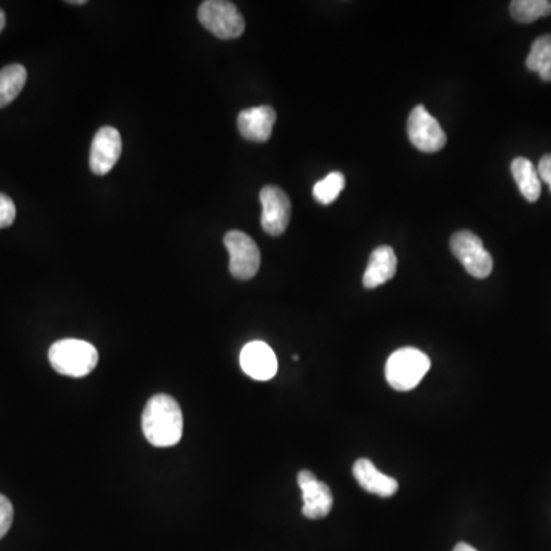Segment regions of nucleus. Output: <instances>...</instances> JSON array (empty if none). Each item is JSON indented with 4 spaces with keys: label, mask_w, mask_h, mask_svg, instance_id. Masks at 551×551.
I'll list each match as a JSON object with an SVG mask.
<instances>
[{
    "label": "nucleus",
    "mask_w": 551,
    "mask_h": 551,
    "mask_svg": "<svg viewBox=\"0 0 551 551\" xmlns=\"http://www.w3.org/2000/svg\"><path fill=\"white\" fill-rule=\"evenodd\" d=\"M141 426L144 437L152 446H175L183 437V411L177 400L170 395H154L144 408Z\"/></svg>",
    "instance_id": "f257e3e1"
},
{
    "label": "nucleus",
    "mask_w": 551,
    "mask_h": 551,
    "mask_svg": "<svg viewBox=\"0 0 551 551\" xmlns=\"http://www.w3.org/2000/svg\"><path fill=\"white\" fill-rule=\"evenodd\" d=\"M49 362L66 377H85L98 365V351L85 340L63 339L49 349Z\"/></svg>",
    "instance_id": "f03ea898"
},
{
    "label": "nucleus",
    "mask_w": 551,
    "mask_h": 551,
    "mask_svg": "<svg viewBox=\"0 0 551 551\" xmlns=\"http://www.w3.org/2000/svg\"><path fill=\"white\" fill-rule=\"evenodd\" d=\"M431 369V359L417 348L397 349L386 362V380L395 391L417 388Z\"/></svg>",
    "instance_id": "7ed1b4c3"
},
{
    "label": "nucleus",
    "mask_w": 551,
    "mask_h": 551,
    "mask_svg": "<svg viewBox=\"0 0 551 551\" xmlns=\"http://www.w3.org/2000/svg\"><path fill=\"white\" fill-rule=\"evenodd\" d=\"M198 19L207 31L222 40L238 39L245 31V19L232 2L206 0L198 8Z\"/></svg>",
    "instance_id": "20e7f679"
},
{
    "label": "nucleus",
    "mask_w": 551,
    "mask_h": 551,
    "mask_svg": "<svg viewBox=\"0 0 551 551\" xmlns=\"http://www.w3.org/2000/svg\"><path fill=\"white\" fill-rule=\"evenodd\" d=\"M450 250L473 278L486 279L493 270V258L483 239L469 230H461L450 238Z\"/></svg>",
    "instance_id": "39448f33"
},
{
    "label": "nucleus",
    "mask_w": 551,
    "mask_h": 551,
    "mask_svg": "<svg viewBox=\"0 0 551 551\" xmlns=\"http://www.w3.org/2000/svg\"><path fill=\"white\" fill-rule=\"evenodd\" d=\"M224 245L229 250L230 273L239 281L255 278L261 267V252L250 236L239 230H232L224 236Z\"/></svg>",
    "instance_id": "423d86ee"
},
{
    "label": "nucleus",
    "mask_w": 551,
    "mask_h": 551,
    "mask_svg": "<svg viewBox=\"0 0 551 551\" xmlns=\"http://www.w3.org/2000/svg\"><path fill=\"white\" fill-rule=\"evenodd\" d=\"M408 135L411 143L426 154H435L446 146L447 137L443 128L423 105L412 109L408 118Z\"/></svg>",
    "instance_id": "0eeeda50"
},
{
    "label": "nucleus",
    "mask_w": 551,
    "mask_h": 551,
    "mask_svg": "<svg viewBox=\"0 0 551 551\" xmlns=\"http://www.w3.org/2000/svg\"><path fill=\"white\" fill-rule=\"evenodd\" d=\"M261 224L270 236L284 235L291 219V201L284 190L276 186H265L261 190Z\"/></svg>",
    "instance_id": "6e6552de"
},
{
    "label": "nucleus",
    "mask_w": 551,
    "mask_h": 551,
    "mask_svg": "<svg viewBox=\"0 0 551 551\" xmlns=\"http://www.w3.org/2000/svg\"><path fill=\"white\" fill-rule=\"evenodd\" d=\"M121 150H123V141L117 129L112 126L98 129L92 140L91 154H89V167L92 173L103 177L111 172L120 160Z\"/></svg>",
    "instance_id": "1a4fd4ad"
},
{
    "label": "nucleus",
    "mask_w": 551,
    "mask_h": 551,
    "mask_svg": "<svg viewBox=\"0 0 551 551\" xmlns=\"http://www.w3.org/2000/svg\"><path fill=\"white\" fill-rule=\"evenodd\" d=\"M297 484L302 490V513L305 518L322 519L330 515L334 501L333 493L327 484L317 480L316 475L310 470H300Z\"/></svg>",
    "instance_id": "9d476101"
},
{
    "label": "nucleus",
    "mask_w": 551,
    "mask_h": 551,
    "mask_svg": "<svg viewBox=\"0 0 551 551\" xmlns=\"http://www.w3.org/2000/svg\"><path fill=\"white\" fill-rule=\"evenodd\" d=\"M241 368L248 377L265 382L278 372V359L267 343L250 342L242 348Z\"/></svg>",
    "instance_id": "9b49d317"
},
{
    "label": "nucleus",
    "mask_w": 551,
    "mask_h": 551,
    "mask_svg": "<svg viewBox=\"0 0 551 551\" xmlns=\"http://www.w3.org/2000/svg\"><path fill=\"white\" fill-rule=\"evenodd\" d=\"M276 111L271 106L245 109L239 114L238 129L242 137L255 143H265L273 134Z\"/></svg>",
    "instance_id": "f8f14e48"
},
{
    "label": "nucleus",
    "mask_w": 551,
    "mask_h": 551,
    "mask_svg": "<svg viewBox=\"0 0 551 551\" xmlns=\"http://www.w3.org/2000/svg\"><path fill=\"white\" fill-rule=\"evenodd\" d=\"M395 273H397V256H395L394 250L388 245L375 248L369 258L365 276H363V287L374 290V288L391 281Z\"/></svg>",
    "instance_id": "ddd939ff"
},
{
    "label": "nucleus",
    "mask_w": 551,
    "mask_h": 551,
    "mask_svg": "<svg viewBox=\"0 0 551 551\" xmlns=\"http://www.w3.org/2000/svg\"><path fill=\"white\" fill-rule=\"evenodd\" d=\"M354 478L360 484L362 489L372 495L389 498L394 496L398 490V483L395 478L386 477L385 473L380 472L377 467L372 464L371 460H357L353 467Z\"/></svg>",
    "instance_id": "4468645a"
},
{
    "label": "nucleus",
    "mask_w": 551,
    "mask_h": 551,
    "mask_svg": "<svg viewBox=\"0 0 551 551\" xmlns=\"http://www.w3.org/2000/svg\"><path fill=\"white\" fill-rule=\"evenodd\" d=\"M512 175L529 203H536L541 196V178L538 169L527 158H515L512 163Z\"/></svg>",
    "instance_id": "2eb2a0df"
},
{
    "label": "nucleus",
    "mask_w": 551,
    "mask_h": 551,
    "mask_svg": "<svg viewBox=\"0 0 551 551\" xmlns=\"http://www.w3.org/2000/svg\"><path fill=\"white\" fill-rule=\"evenodd\" d=\"M27 83V69L22 65L5 66L0 71V109L16 100Z\"/></svg>",
    "instance_id": "dca6fc26"
},
{
    "label": "nucleus",
    "mask_w": 551,
    "mask_h": 551,
    "mask_svg": "<svg viewBox=\"0 0 551 551\" xmlns=\"http://www.w3.org/2000/svg\"><path fill=\"white\" fill-rule=\"evenodd\" d=\"M525 65L529 71L536 72L544 82H551V34L539 37L533 42Z\"/></svg>",
    "instance_id": "f3484780"
},
{
    "label": "nucleus",
    "mask_w": 551,
    "mask_h": 551,
    "mask_svg": "<svg viewBox=\"0 0 551 551\" xmlns=\"http://www.w3.org/2000/svg\"><path fill=\"white\" fill-rule=\"evenodd\" d=\"M510 14L519 23H532L551 14V0H513Z\"/></svg>",
    "instance_id": "a211bd4d"
},
{
    "label": "nucleus",
    "mask_w": 551,
    "mask_h": 551,
    "mask_svg": "<svg viewBox=\"0 0 551 551\" xmlns=\"http://www.w3.org/2000/svg\"><path fill=\"white\" fill-rule=\"evenodd\" d=\"M343 189H345V177H343V173H330L328 177L323 178L322 181H319L314 186V199H316L317 203L328 206V204H333L339 198Z\"/></svg>",
    "instance_id": "6ab92c4d"
},
{
    "label": "nucleus",
    "mask_w": 551,
    "mask_h": 551,
    "mask_svg": "<svg viewBox=\"0 0 551 551\" xmlns=\"http://www.w3.org/2000/svg\"><path fill=\"white\" fill-rule=\"evenodd\" d=\"M16 219V206L10 196L0 193V229L10 227Z\"/></svg>",
    "instance_id": "aec40b11"
},
{
    "label": "nucleus",
    "mask_w": 551,
    "mask_h": 551,
    "mask_svg": "<svg viewBox=\"0 0 551 551\" xmlns=\"http://www.w3.org/2000/svg\"><path fill=\"white\" fill-rule=\"evenodd\" d=\"M14 512L10 499L0 495V539L7 535L13 524Z\"/></svg>",
    "instance_id": "412c9836"
},
{
    "label": "nucleus",
    "mask_w": 551,
    "mask_h": 551,
    "mask_svg": "<svg viewBox=\"0 0 551 551\" xmlns=\"http://www.w3.org/2000/svg\"><path fill=\"white\" fill-rule=\"evenodd\" d=\"M539 178L545 181L551 190V154L544 155L539 161L538 167Z\"/></svg>",
    "instance_id": "4be33fe9"
},
{
    "label": "nucleus",
    "mask_w": 551,
    "mask_h": 551,
    "mask_svg": "<svg viewBox=\"0 0 551 551\" xmlns=\"http://www.w3.org/2000/svg\"><path fill=\"white\" fill-rule=\"evenodd\" d=\"M454 551H478L477 548H473L472 545L466 544V542H460Z\"/></svg>",
    "instance_id": "5701e85b"
},
{
    "label": "nucleus",
    "mask_w": 551,
    "mask_h": 551,
    "mask_svg": "<svg viewBox=\"0 0 551 551\" xmlns=\"http://www.w3.org/2000/svg\"><path fill=\"white\" fill-rule=\"evenodd\" d=\"M5 23H7V17H5L4 11L0 10V33L4 30Z\"/></svg>",
    "instance_id": "b1692460"
},
{
    "label": "nucleus",
    "mask_w": 551,
    "mask_h": 551,
    "mask_svg": "<svg viewBox=\"0 0 551 551\" xmlns=\"http://www.w3.org/2000/svg\"><path fill=\"white\" fill-rule=\"evenodd\" d=\"M68 4L71 5H86L88 2L86 0H69Z\"/></svg>",
    "instance_id": "393cba45"
}]
</instances>
